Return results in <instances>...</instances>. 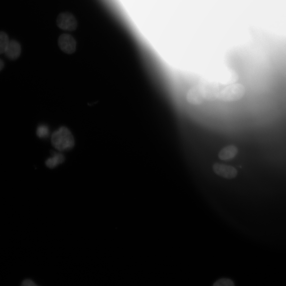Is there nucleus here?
<instances>
[{
	"instance_id": "nucleus-10",
	"label": "nucleus",
	"mask_w": 286,
	"mask_h": 286,
	"mask_svg": "<svg viewBox=\"0 0 286 286\" xmlns=\"http://www.w3.org/2000/svg\"><path fill=\"white\" fill-rule=\"evenodd\" d=\"M65 160L64 156L61 152H54L52 156L48 158L46 161V166L53 169L59 164H62Z\"/></svg>"
},
{
	"instance_id": "nucleus-2",
	"label": "nucleus",
	"mask_w": 286,
	"mask_h": 286,
	"mask_svg": "<svg viewBox=\"0 0 286 286\" xmlns=\"http://www.w3.org/2000/svg\"><path fill=\"white\" fill-rule=\"evenodd\" d=\"M246 88L242 84L237 83L220 89L217 100L224 102H235L242 99L246 94Z\"/></svg>"
},
{
	"instance_id": "nucleus-14",
	"label": "nucleus",
	"mask_w": 286,
	"mask_h": 286,
	"mask_svg": "<svg viewBox=\"0 0 286 286\" xmlns=\"http://www.w3.org/2000/svg\"><path fill=\"white\" fill-rule=\"evenodd\" d=\"M21 286H38L30 280H26L22 282Z\"/></svg>"
},
{
	"instance_id": "nucleus-15",
	"label": "nucleus",
	"mask_w": 286,
	"mask_h": 286,
	"mask_svg": "<svg viewBox=\"0 0 286 286\" xmlns=\"http://www.w3.org/2000/svg\"><path fill=\"white\" fill-rule=\"evenodd\" d=\"M4 67V62L0 59V71H1Z\"/></svg>"
},
{
	"instance_id": "nucleus-5",
	"label": "nucleus",
	"mask_w": 286,
	"mask_h": 286,
	"mask_svg": "<svg viewBox=\"0 0 286 286\" xmlns=\"http://www.w3.org/2000/svg\"><path fill=\"white\" fill-rule=\"evenodd\" d=\"M213 170L217 175L228 179L235 178L238 173V170L234 167L220 163H214Z\"/></svg>"
},
{
	"instance_id": "nucleus-9",
	"label": "nucleus",
	"mask_w": 286,
	"mask_h": 286,
	"mask_svg": "<svg viewBox=\"0 0 286 286\" xmlns=\"http://www.w3.org/2000/svg\"><path fill=\"white\" fill-rule=\"evenodd\" d=\"M239 152L236 146L231 145L222 148L218 154V157L223 161H228L237 156Z\"/></svg>"
},
{
	"instance_id": "nucleus-3",
	"label": "nucleus",
	"mask_w": 286,
	"mask_h": 286,
	"mask_svg": "<svg viewBox=\"0 0 286 286\" xmlns=\"http://www.w3.org/2000/svg\"><path fill=\"white\" fill-rule=\"evenodd\" d=\"M56 23L59 28L65 31H73L78 27L77 19L73 14L69 12L59 14Z\"/></svg>"
},
{
	"instance_id": "nucleus-4",
	"label": "nucleus",
	"mask_w": 286,
	"mask_h": 286,
	"mask_svg": "<svg viewBox=\"0 0 286 286\" xmlns=\"http://www.w3.org/2000/svg\"><path fill=\"white\" fill-rule=\"evenodd\" d=\"M58 45L62 51L67 54H72L75 52L77 43L75 38L68 33H63L59 36Z\"/></svg>"
},
{
	"instance_id": "nucleus-8",
	"label": "nucleus",
	"mask_w": 286,
	"mask_h": 286,
	"mask_svg": "<svg viewBox=\"0 0 286 286\" xmlns=\"http://www.w3.org/2000/svg\"><path fill=\"white\" fill-rule=\"evenodd\" d=\"M21 53V47L19 42L15 40H11L8 44L4 54L10 60H15L19 58Z\"/></svg>"
},
{
	"instance_id": "nucleus-7",
	"label": "nucleus",
	"mask_w": 286,
	"mask_h": 286,
	"mask_svg": "<svg viewBox=\"0 0 286 286\" xmlns=\"http://www.w3.org/2000/svg\"><path fill=\"white\" fill-rule=\"evenodd\" d=\"M186 100L189 104L195 106H200L206 101L198 85L193 86L188 90Z\"/></svg>"
},
{
	"instance_id": "nucleus-11",
	"label": "nucleus",
	"mask_w": 286,
	"mask_h": 286,
	"mask_svg": "<svg viewBox=\"0 0 286 286\" xmlns=\"http://www.w3.org/2000/svg\"><path fill=\"white\" fill-rule=\"evenodd\" d=\"M10 41L7 33L3 31H0V54H4Z\"/></svg>"
},
{
	"instance_id": "nucleus-12",
	"label": "nucleus",
	"mask_w": 286,
	"mask_h": 286,
	"mask_svg": "<svg viewBox=\"0 0 286 286\" xmlns=\"http://www.w3.org/2000/svg\"><path fill=\"white\" fill-rule=\"evenodd\" d=\"M49 129L47 126L41 125L37 130V136L41 139L46 138L49 136Z\"/></svg>"
},
{
	"instance_id": "nucleus-6",
	"label": "nucleus",
	"mask_w": 286,
	"mask_h": 286,
	"mask_svg": "<svg viewBox=\"0 0 286 286\" xmlns=\"http://www.w3.org/2000/svg\"><path fill=\"white\" fill-rule=\"evenodd\" d=\"M201 93L206 101L217 100L218 93L220 89L213 84L208 82H202L199 85Z\"/></svg>"
},
{
	"instance_id": "nucleus-1",
	"label": "nucleus",
	"mask_w": 286,
	"mask_h": 286,
	"mask_svg": "<svg viewBox=\"0 0 286 286\" xmlns=\"http://www.w3.org/2000/svg\"><path fill=\"white\" fill-rule=\"evenodd\" d=\"M53 146L60 152L72 149L75 141L71 131L65 127H61L56 131L51 138Z\"/></svg>"
},
{
	"instance_id": "nucleus-13",
	"label": "nucleus",
	"mask_w": 286,
	"mask_h": 286,
	"mask_svg": "<svg viewBox=\"0 0 286 286\" xmlns=\"http://www.w3.org/2000/svg\"><path fill=\"white\" fill-rule=\"evenodd\" d=\"M213 286H234V284L230 280L221 279L217 281Z\"/></svg>"
}]
</instances>
